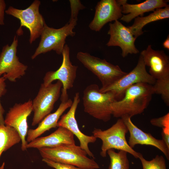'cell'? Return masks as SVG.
<instances>
[{
	"mask_svg": "<svg viewBox=\"0 0 169 169\" xmlns=\"http://www.w3.org/2000/svg\"><path fill=\"white\" fill-rule=\"evenodd\" d=\"M153 94V85L142 83L133 85L126 89L121 99L111 104L112 115L121 118L141 114L147 107Z\"/></svg>",
	"mask_w": 169,
	"mask_h": 169,
	"instance_id": "1",
	"label": "cell"
},
{
	"mask_svg": "<svg viewBox=\"0 0 169 169\" xmlns=\"http://www.w3.org/2000/svg\"><path fill=\"white\" fill-rule=\"evenodd\" d=\"M43 158L61 163L71 165L82 169H98L99 164L88 158L86 152L75 144L38 149Z\"/></svg>",
	"mask_w": 169,
	"mask_h": 169,
	"instance_id": "2",
	"label": "cell"
},
{
	"mask_svg": "<svg viewBox=\"0 0 169 169\" xmlns=\"http://www.w3.org/2000/svg\"><path fill=\"white\" fill-rule=\"evenodd\" d=\"M82 100L85 112L105 122L110 120L111 105L117 100L113 93H102L97 84H91L84 90Z\"/></svg>",
	"mask_w": 169,
	"mask_h": 169,
	"instance_id": "3",
	"label": "cell"
},
{
	"mask_svg": "<svg viewBox=\"0 0 169 169\" xmlns=\"http://www.w3.org/2000/svg\"><path fill=\"white\" fill-rule=\"evenodd\" d=\"M128 132L127 127L121 118L106 130L95 129L92 132L93 136L100 139L102 141L101 156L103 157H106L108 150L116 149L125 151L135 158H138L141 153L131 148L126 141L125 136Z\"/></svg>",
	"mask_w": 169,
	"mask_h": 169,
	"instance_id": "4",
	"label": "cell"
},
{
	"mask_svg": "<svg viewBox=\"0 0 169 169\" xmlns=\"http://www.w3.org/2000/svg\"><path fill=\"white\" fill-rule=\"evenodd\" d=\"M77 21L69 20L64 26L58 29L50 27L46 23L41 34L38 45L31 59H33L40 54L51 50L55 51L58 54H62L66 38L73 37L75 34L73 29Z\"/></svg>",
	"mask_w": 169,
	"mask_h": 169,
	"instance_id": "5",
	"label": "cell"
},
{
	"mask_svg": "<svg viewBox=\"0 0 169 169\" xmlns=\"http://www.w3.org/2000/svg\"><path fill=\"white\" fill-rule=\"evenodd\" d=\"M76 58L83 65L95 75L101 82L102 90L110 86L127 73L118 65H114L105 59L91 55L87 52L80 51Z\"/></svg>",
	"mask_w": 169,
	"mask_h": 169,
	"instance_id": "6",
	"label": "cell"
},
{
	"mask_svg": "<svg viewBox=\"0 0 169 169\" xmlns=\"http://www.w3.org/2000/svg\"><path fill=\"white\" fill-rule=\"evenodd\" d=\"M40 4V1L35 0L25 9H18L10 6L5 11L6 14L19 20L20 26L17 32L18 35L23 34L22 27L28 29L30 32L29 41L30 44L40 37L46 24L44 18L39 12Z\"/></svg>",
	"mask_w": 169,
	"mask_h": 169,
	"instance_id": "7",
	"label": "cell"
},
{
	"mask_svg": "<svg viewBox=\"0 0 169 169\" xmlns=\"http://www.w3.org/2000/svg\"><path fill=\"white\" fill-rule=\"evenodd\" d=\"M62 84L59 80L47 86L41 84L38 93L32 101L33 115L32 125L38 124L50 113L54 105L60 97Z\"/></svg>",
	"mask_w": 169,
	"mask_h": 169,
	"instance_id": "8",
	"label": "cell"
},
{
	"mask_svg": "<svg viewBox=\"0 0 169 169\" xmlns=\"http://www.w3.org/2000/svg\"><path fill=\"white\" fill-rule=\"evenodd\" d=\"M63 60L60 67L56 71H49L45 74L43 79L44 84L47 86L54 80L59 81L62 84L61 102L68 99V90L72 88L76 77L78 66L72 64L70 58V49L65 44L62 54Z\"/></svg>",
	"mask_w": 169,
	"mask_h": 169,
	"instance_id": "9",
	"label": "cell"
},
{
	"mask_svg": "<svg viewBox=\"0 0 169 169\" xmlns=\"http://www.w3.org/2000/svg\"><path fill=\"white\" fill-rule=\"evenodd\" d=\"M156 80L147 71L146 66L140 55L137 64L132 70L110 86L100 91L102 93H113L118 100L122 98L126 89L133 85L142 83L153 85Z\"/></svg>",
	"mask_w": 169,
	"mask_h": 169,
	"instance_id": "10",
	"label": "cell"
},
{
	"mask_svg": "<svg viewBox=\"0 0 169 169\" xmlns=\"http://www.w3.org/2000/svg\"><path fill=\"white\" fill-rule=\"evenodd\" d=\"M18 40L15 35L10 45L3 46L0 54V77L12 82L24 75L28 66L21 62L17 55Z\"/></svg>",
	"mask_w": 169,
	"mask_h": 169,
	"instance_id": "11",
	"label": "cell"
},
{
	"mask_svg": "<svg viewBox=\"0 0 169 169\" xmlns=\"http://www.w3.org/2000/svg\"><path fill=\"white\" fill-rule=\"evenodd\" d=\"M32 111V101L29 100L23 103L15 104L10 108L4 119L5 125L14 128L19 135L23 151L27 149L28 142L26 137L28 127L27 118Z\"/></svg>",
	"mask_w": 169,
	"mask_h": 169,
	"instance_id": "12",
	"label": "cell"
},
{
	"mask_svg": "<svg viewBox=\"0 0 169 169\" xmlns=\"http://www.w3.org/2000/svg\"><path fill=\"white\" fill-rule=\"evenodd\" d=\"M126 0H101L95 7L94 18L89 24L92 30L100 31L107 23L118 20L122 17V5Z\"/></svg>",
	"mask_w": 169,
	"mask_h": 169,
	"instance_id": "13",
	"label": "cell"
},
{
	"mask_svg": "<svg viewBox=\"0 0 169 169\" xmlns=\"http://www.w3.org/2000/svg\"><path fill=\"white\" fill-rule=\"evenodd\" d=\"M80 101L79 94L77 92L74 96L69 110L61 117L58 122L57 127L65 128L75 135L79 141V146L86 152L87 155L94 159V155L89 149L88 145L90 143H95L97 138L93 136H89L83 133L79 129L75 118L76 111Z\"/></svg>",
	"mask_w": 169,
	"mask_h": 169,
	"instance_id": "14",
	"label": "cell"
},
{
	"mask_svg": "<svg viewBox=\"0 0 169 169\" xmlns=\"http://www.w3.org/2000/svg\"><path fill=\"white\" fill-rule=\"evenodd\" d=\"M108 34L110 38L106 45L107 46H119L122 50L123 57L129 54H136L139 53L135 43L136 38L133 35L128 27H126L118 20L109 24Z\"/></svg>",
	"mask_w": 169,
	"mask_h": 169,
	"instance_id": "15",
	"label": "cell"
},
{
	"mask_svg": "<svg viewBox=\"0 0 169 169\" xmlns=\"http://www.w3.org/2000/svg\"><path fill=\"white\" fill-rule=\"evenodd\" d=\"M130 117L123 116L121 118L126 125L130 133L128 142L132 148L137 144L150 145L155 147L163 153L166 158L169 159V148L162 140L156 139L151 133L144 132L132 121Z\"/></svg>",
	"mask_w": 169,
	"mask_h": 169,
	"instance_id": "16",
	"label": "cell"
},
{
	"mask_svg": "<svg viewBox=\"0 0 169 169\" xmlns=\"http://www.w3.org/2000/svg\"><path fill=\"white\" fill-rule=\"evenodd\" d=\"M140 55L146 66L149 67V74L156 79L169 77V57L163 50H156L148 46Z\"/></svg>",
	"mask_w": 169,
	"mask_h": 169,
	"instance_id": "17",
	"label": "cell"
},
{
	"mask_svg": "<svg viewBox=\"0 0 169 169\" xmlns=\"http://www.w3.org/2000/svg\"><path fill=\"white\" fill-rule=\"evenodd\" d=\"M75 144L74 135L67 129L62 127L58 128L50 134L38 137L26 145L27 148H52L64 144Z\"/></svg>",
	"mask_w": 169,
	"mask_h": 169,
	"instance_id": "18",
	"label": "cell"
},
{
	"mask_svg": "<svg viewBox=\"0 0 169 169\" xmlns=\"http://www.w3.org/2000/svg\"><path fill=\"white\" fill-rule=\"evenodd\" d=\"M127 2L122 5L123 15L120 20L129 23L134 18L141 16L144 13L150 11H154L158 8H164L169 4L167 0H146L142 3L135 4L128 3Z\"/></svg>",
	"mask_w": 169,
	"mask_h": 169,
	"instance_id": "19",
	"label": "cell"
},
{
	"mask_svg": "<svg viewBox=\"0 0 169 169\" xmlns=\"http://www.w3.org/2000/svg\"><path fill=\"white\" fill-rule=\"evenodd\" d=\"M73 101L70 99L65 102H62L57 110L54 113L46 116L34 129L28 130L27 141L28 143L38 137L46 131L57 127L59 119L63 113L70 107Z\"/></svg>",
	"mask_w": 169,
	"mask_h": 169,
	"instance_id": "20",
	"label": "cell"
},
{
	"mask_svg": "<svg viewBox=\"0 0 169 169\" xmlns=\"http://www.w3.org/2000/svg\"><path fill=\"white\" fill-rule=\"evenodd\" d=\"M169 18V5L161 8L156 9L152 13L145 17L138 16L135 18L133 24L128 27L130 31L137 38L142 34L143 28L147 24Z\"/></svg>",
	"mask_w": 169,
	"mask_h": 169,
	"instance_id": "21",
	"label": "cell"
},
{
	"mask_svg": "<svg viewBox=\"0 0 169 169\" xmlns=\"http://www.w3.org/2000/svg\"><path fill=\"white\" fill-rule=\"evenodd\" d=\"M20 141V136L15 129L0 124V158L3 152Z\"/></svg>",
	"mask_w": 169,
	"mask_h": 169,
	"instance_id": "22",
	"label": "cell"
},
{
	"mask_svg": "<svg viewBox=\"0 0 169 169\" xmlns=\"http://www.w3.org/2000/svg\"><path fill=\"white\" fill-rule=\"evenodd\" d=\"M107 153L110 159L108 169H129L127 152L120 150L116 152L114 149H110L107 151Z\"/></svg>",
	"mask_w": 169,
	"mask_h": 169,
	"instance_id": "23",
	"label": "cell"
},
{
	"mask_svg": "<svg viewBox=\"0 0 169 169\" xmlns=\"http://www.w3.org/2000/svg\"><path fill=\"white\" fill-rule=\"evenodd\" d=\"M154 94L161 95L166 105H169V77L156 79L153 85Z\"/></svg>",
	"mask_w": 169,
	"mask_h": 169,
	"instance_id": "24",
	"label": "cell"
},
{
	"mask_svg": "<svg viewBox=\"0 0 169 169\" xmlns=\"http://www.w3.org/2000/svg\"><path fill=\"white\" fill-rule=\"evenodd\" d=\"M138 158L141 162L143 169H166V161L162 156L157 155L152 160L147 161L141 154Z\"/></svg>",
	"mask_w": 169,
	"mask_h": 169,
	"instance_id": "25",
	"label": "cell"
},
{
	"mask_svg": "<svg viewBox=\"0 0 169 169\" xmlns=\"http://www.w3.org/2000/svg\"><path fill=\"white\" fill-rule=\"evenodd\" d=\"M69 2L71 9V14L69 20L77 21L78 15L79 11L85 7L81 3L80 0H70Z\"/></svg>",
	"mask_w": 169,
	"mask_h": 169,
	"instance_id": "26",
	"label": "cell"
},
{
	"mask_svg": "<svg viewBox=\"0 0 169 169\" xmlns=\"http://www.w3.org/2000/svg\"><path fill=\"white\" fill-rule=\"evenodd\" d=\"M6 79L3 76L0 77V98L4 95L7 92L6 84L5 81ZM5 110L3 108L0 100V124L5 125L3 114Z\"/></svg>",
	"mask_w": 169,
	"mask_h": 169,
	"instance_id": "27",
	"label": "cell"
},
{
	"mask_svg": "<svg viewBox=\"0 0 169 169\" xmlns=\"http://www.w3.org/2000/svg\"><path fill=\"white\" fill-rule=\"evenodd\" d=\"M42 161L48 166L55 169H82L73 165L55 162L45 158H43Z\"/></svg>",
	"mask_w": 169,
	"mask_h": 169,
	"instance_id": "28",
	"label": "cell"
},
{
	"mask_svg": "<svg viewBox=\"0 0 169 169\" xmlns=\"http://www.w3.org/2000/svg\"><path fill=\"white\" fill-rule=\"evenodd\" d=\"M151 123L153 125L163 128L169 127V113L161 117L153 118L150 120Z\"/></svg>",
	"mask_w": 169,
	"mask_h": 169,
	"instance_id": "29",
	"label": "cell"
},
{
	"mask_svg": "<svg viewBox=\"0 0 169 169\" xmlns=\"http://www.w3.org/2000/svg\"><path fill=\"white\" fill-rule=\"evenodd\" d=\"M6 4L4 0H0V25L4 24V15L5 13Z\"/></svg>",
	"mask_w": 169,
	"mask_h": 169,
	"instance_id": "30",
	"label": "cell"
},
{
	"mask_svg": "<svg viewBox=\"0 0 169 169\" xmlns=\"http://www.w3.org/2000/svg\"><path fill=\"white\" fill-rule=\"evenodd\" d=\"M162 129L161 133L162 140L164 141L167 147L169 148V127Z\"/></svg>",
	"mask_w": 169,
	"mask_h": 169,
	"instance_id": "31",
	"label": "cell"
},
{
	"mask_svg": "<svg viewBox=\"0 0 169 169\" xmlns=\"http://www.w3.org/2000/svg\"><path fill=\"white\" fill-rule=\"evenodd\" d=\"M163 46L164 48L169 50V36H167L166 40L163 43Z\"/></svg>",
	"mask_w": 169,
	"mask_h": 169,
	"instance_id": "32",
	"label": "cell"
},
{
	"mask_svg": "<svg viewBox=\"0 0 169 169\" xmlns=\"http://www.w3.org/2000/svg\"><path fill=\"white\" fill-rule=\"evenodd\" d=\"M5 166V162H3L1 166L0 167V169H4Z\"/></svg>",
	"mask_w": 169,
	"mask_h": 169,
	"instance_id": "33",
	"label": "cell"
}]
</instances>
